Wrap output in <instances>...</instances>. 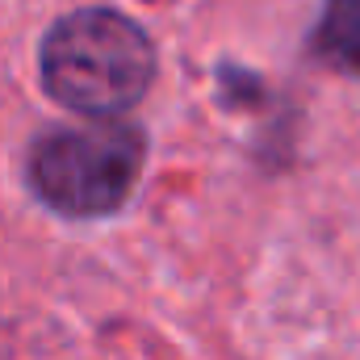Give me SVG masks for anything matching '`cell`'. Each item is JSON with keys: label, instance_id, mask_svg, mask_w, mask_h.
Masks as SVG:
<instances>
[{"label": "cell", "instance_id": "obj_3", "mask_svg": "<svg viewBox=\"0 0 360 360\" xmlns=\"http://www.w3.org/2000/svg\"><path fill=\"white\" fill-rule=\"evenodd\" d=\"M310 51L335 68L360 80V0H327L323 17L314 25Z\"/></svg>", "mask_w": 360, "mask_h": 360}, {"label": "cell", "instance_id": "obj_2", "mask_svg": "<svg viewBox=\"0 0 360 360\" xmlns=\"http://www.w3.org/2000/svg\"><path fill=\"white\" fill-rule=\"evenodd\" d=\"M147 143L126 122L55 126L34 139L25 176L38 201L68 218H105L126 205L143 176Z\"/></svg>", "mask_w": 360, "mask_h": 360}, {"label": "cell", "instance_id": "obj_1", "mask_svg": "<svg viewBox=\"0 0 360 360\" xmlns=\"http://www.w3.org/2000/svg\"><path fill=\"white\" fill-rule=\"evenodd\" d=\"M38 72L55 105L92 122H117L155 80V42L117 8H76L46 30Z\"/></svg>", "mask_w": 360, "mask_h": 360}]
</instances>
